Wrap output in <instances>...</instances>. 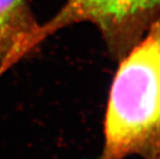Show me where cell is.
I'll use <instances>...</instances> for the list:
<instances>
[{
	"instance_id": "obj_1",
	"label": "cell",
	"mask_w": 160,
	"mask_h": 159,
	"mask_svg": "<svg viewBox=\"0 0 160 159\" xmlns=\"http://www.w3.org/2000/svg\"><path fill=\"white\" fill-rule=\"evenodd\" d=\"M118 62L98 159H160V20Z\"/></svg>"
},
{
	"instance_id": "obj_2",
	"label": "cell",
	"mask_w": 160,
	"mask_h": 159,
	"mask_svg": "<svg viewBox=\"0 0 160 159\" xmlns=\"http://www.w3.org/2000/svg\"><path fill=\"white\" fill-rule=\"evenodd\" d=\"M160 20V0H66L53 18L40 24L37 42L61 29L89 23L100 33L111 57L119 61Z\"/></svg>"
},
{
	"instance_id": "obj_3",
	"label": "cell",
	"mask_w": 160,
	"mask_h": 159,
	"mask_svg": "<svg viewBox=\"0 0 160 159\" xmlns=\"http://www.w3.org/2000/svg\"><path fill=\"white\" fill-rule=\"evenodd\" d=\"M39 26L28 0H0V76L38 47Z\"/></svg>"
}]
</instances>
